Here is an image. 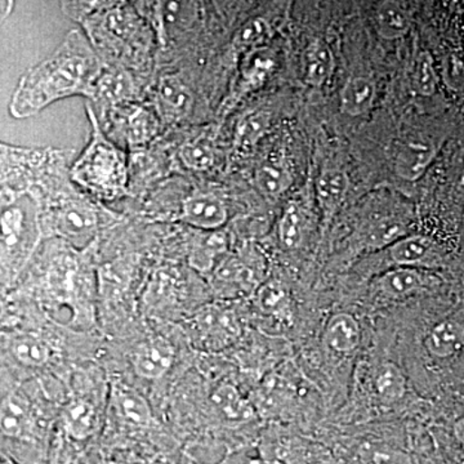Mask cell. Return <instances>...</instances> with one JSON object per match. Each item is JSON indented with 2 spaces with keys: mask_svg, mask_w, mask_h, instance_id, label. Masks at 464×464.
<instances>
[{
  "mask_svg": "<svg viewBox=\"0 0 464 464\" xmlns=\"http://www.w3.org/2000/svg\"><path fill=\"white\" fill-rule=\"evenodd\" d=\"M101 72L84 36L72 32L53 56L24 76L12 100V114L25 118L57 100L75 94L92 97Z\"/></svg>",
  "mask_w": 464,
  "mask_h": 464,
  "instance_id": "cell-1",
  "label": "cell"
},
{
  "mask_svg": "<svg viewBox=\"0 0 464 464\" xmlns=\"http://www.w3.org/2000/svg\"><path fill=\"white\" fill-rule=\"evenodd\" d=\"M92 127L90 145L72 167V177L84 190L105 200L116 199L127 190L125 155L110 141L100 128L96 115L88 108Z\"/></svg>",
  "mask_w": 464,
  "mask_h": 464,
  "instance_id": "cell-2",
  "label": "cell"
},
{
  "mask_svg": "<svg viewBox=\"0 0 464 464\" xmlns=\"http://www.w3.org/2000/svg\"><path fill=\"white\" fill-rule=\"evenodd\" d=\"M192 331L197 341L207 350H221L240 335V324L230 310L207 307L195 315Z\"/></svg>",
  "mask_w": 464,
  "mask_h": 464,
  "instance_id": "cell-3",
  "label": "cell"
},
{
  "mask_svg": "<svg viewBox=\"0 0 464 464\" xmlns=\"http://www.w3.org/2000/svg\"><path fill=\"white\" fill-rule=\"evenodd\" d=\"M101 226L99 213L84 201H69L57 217L58 232L70 243L84 248L92 243Z\"/></svg>",
  "mask_w": 464,
  "mask_h": 464,
  "instance_id": "cell-4",
  "label": "cell"
},
{
  "mask_svg": "<svg viewBox=\"0 0 464 464\" xmlns=\"http://www.w3.org/2000/svg\"><path fill=\"white\" fill-rule=\"evenodd\" d=\"M174 357V348L167 338H149L134 351V372L145 380H159L172 369Z\"/></svg>",
  "mask_w": 464,
  "mask_h": 464,
  "instance_id": "cell-5",
  "label": "cell"
},
{
  "mask_svg": "<svg viewBox=\"0 0 464 464\" xmlns=\"http://www.w3.org/2000/svg\"><path fill=\"white\" fill-rule=\"evenodd\" d=\"M119 109V125L130 148H142L157 136L159 121L154 110L132 103H123Z\"/></svg>",
  "mask_w": 464,
  "mask_h": 464,
  "instance_id": "cell-6",
  "label": "cell"
},
{
  "mask_svg": "<svg viewBox=\"0 0 464 464\" xmlns=\"http://www.w3.org/2000/svg\"><path fill=\"white\" fill-rule=\"evenodd\" d=\"M111 406L116 417L132 427H148L152 422V411L148 400L130 384L116 381L111 384Z\"/></svg>",
  "mask_w": 464,
  "mask_h": 464,
  "instance_id": "cell-7",
  "label": "cell"
},
{
  "mask_svg": "<svg viewBox=\"0 0 464 464\" xmlns=\"http://www.w3.org/2000/svg\"><path fill=\"white\" fill-rule=\"evenodd\" d=\"M181 219L200 230L217 231L225 225L227 209L215 195H194L183 203Z\"/></svg>",
  "mask_w": 464,
  "mask_h": 464,
  "instance_id": "cell-8",
  "label": "cell"
},
{
  "mask_svg": "<svg viewBox=\"0 0 464 464\" xmlns=\"http://www.w3.org/2000/svg\"><path fill=\"white\" fill-rule=\"evenodd\" d=\"M157 103L159 114L167 121H183L190 115L194 96L179 78L166 76L158 85Z\"/></svg>",
  "mask_w": 464,
  "mask_h": 464,
  "instance_id": "cell-9",
  "label": "cell"
},
{
  "mask_svg": "<svg viewBox=\"0 0 464 464\" xmlns=\"http://www.w3.org/2000/svg\"><path fill=\"white\" fill-rule=\"evenodd\" d=\"M431 284V277L415 267H396L382 275L377 286L386 297L401 299L426 289Z\"/></svg>",
  "mask_w": 464,
  "mask_h": 464,
  "instance_id": "cell-10",
  "label": "cell"
},
{
  "mask_svg": "<svg viewBox=\"0 0 464 464\" xmlns=\"http://www.w3.org/2000/svg\"><path fill=\"white\" fill-rule=\"evenodd\" d=\"M436 157L431 143L413 141L402 146L396 155L395 172L405 181H417L426 173Z\"/></svg>",
  "mask_w": 464,
  "mask_h": 464,
  "instance_id": "cell-11",
  "label": "cell"
},
{
  "mask_svg": "<svg viewBox=\"0 0 464 464\" xmlns=\"http://www.w3.org/2000/svg\"><path fill=\"white\" fill-rule=\"evenodd\" d=\"M362 340V332L357 320L350 314H335L328 320L324 332L326 346L338 353L355 351Z\"/></svg>",
  "mask_w": 464,
  "mask_h": 464,
  "instance_id": "cell-12",
  "label": "cell"
},
{
  "mask_svg": "<svg viewBox=\"0 0 464 464\" xmlns=\"http://www.w3.org/2000/svg\"><path fill=\"white\" fill-rule=\"evenodd\" d=\"M32 430L29 405L16 393L7 396L0 404V432L8 438L21 439Z\"/></svg>",
  "mask_w": 464,
  "mask_h": 464,
  "instance_id": "cell-13",
  "label": "cell"
},
{
  "mask_svg": "<svg viewBox=\"0 0 464 464\" xmlns=\"http://www.w3.org/2000/svg\"><path fill=\"white\" fill-rule=\"evenodd\" d=\"M464 346V325L445 320L433 326L426 340V347L432 356L447 359L459 353Z\"/></svg>",
  "mask_w": 464,
  "mask_h": 464,
  "instance_id": "cell-14",
  "label": "cell"
},
{
  "mask_svg": "<svg viewBox=\"0 0 464 464\" xmlns=\"http://www.w3.org/2000/svg\"><path fill=\"white\" fill-rule=\"evenodd\" d=\"M210 400L219 417L224 418L227 422H248L255 417L253 405L231 384L219 386L213 392Z\"/></svg>",
  "mask_w": 464,
  "mask_h": 464,
  "instance_id": "cell-15",
  "label": "cell"
},
{
  "mask_svg": "<svg viewBox=\"0 0 464 464\" xmlns=\"http://www.w3.org/2000/svg\"><path fill=\"white\" fill-rule=\"evenodd\" d=\"M433 253V241L423 235L401 237L391 244L389 256L398 267H415L426 264Z\"/></svg>",
  "mask_w": 464,
  "mask_h": 464,
  "instance_id": "cell-16",
  "label": "cell"
},
{
  "mask_svg": "<svg viewBox=\"0 0 464 464\" xmlns=\"http://www.w3.org/2000/svg\"><path fill=\"white\" fill-rule=\"evenodd\" d=\"M63 424L70 438L83 441L96 432L99 417L90 401L75 400L66 406Z\"/></svg>",
  "mask_w": 464,
  "mask_h": 464,
  "instance_id": "cell-17",
  "label": "cell"
},
{
  "mask_svg": "<svg viewBox=\"0 0 464 464\" xmlns=\"http://www.w3.org/2000/svg\"><path fill=\"white\" fill-rule=\"evenodd\" d=\"M375 85L371 79L353 78L341 92V109L350 116L364 115L373 106Z\"/></svg>",
  "mask_w": 464,
  "mask_h": 464,
  "instance_id": "cell-18",
  "label": "cell"
},
{
  "mask_svg": "<svg viewBox=\"0 0 464 464\" xmlns=\"http://www.w3.org/2000/svg\"><path fill=\"white\" fill-rule=\"evenodd\" d=\"M334 72V56L323 41L311 43L306 52L304 81L313 87H322Z\"/></svg>",
  "mask_w": 464,
  "mask_h": 464,
  "instance_id": "cell-19",
  "label": "cell"
},
{
  "mask_svg": "<svg viewBox=\"0 0 464 464\" xmlns=\"http://www.w3.org/2000/svg\"><path fill=\"white\" fill-rule=\"evenodd\" d=\"M227 248L225 235L221 232L212 231L207 235H201L192 243L188 261L195 270L200 273H208L212 270L216 259Z\"/></svg>",
  "mask_w": 464,
  "mask_h": 464,
  "instance_id": "cell-20",
  "label": "cell"
},
{
  "mask_svg": "<svg viewBox=\"0 0 464 464\" xmlns=\"http://www.w3.org/2000/svg\"><path fill=\"white\" fill-rule=\"evenodd\" d=\"M350 179L341 169H329L322 173L316 183L319 203L325 210L335 209L346 198Z\"/></svg>",
  "mask_w": 464,
  "mask_h": 464,
  "instance_id": "cell-21",
  "label": "cell"
},
{
  "mask_svg": "<svg viewBox=\"0 0 464 464\" xmlns=\"http://www.w3.org/2000/svg\"><path fill=\"white\" fill-rule=\"evenodd\" d=\"M375 392L384 404L391 405L404 398L406 378L393 362H383L375 374Z\"/></svg>",
  "mask_w": 464,
  "mask_h": 464,
  "instance_id": "cell-22",
  "label": "cell"
},
{
  "mask_svg": "<svg viewBox=\"0 0 464 464\" xmlns=\"http://www.w3.org/2000/svg\"><path fill=\"white\" fill-rule=\"evenodd\" d=\"M292 183L288 168L282 159H270L256 172V185L267 197L283 194Z\"/></svg>",
  "mask_w": 464,
  "mask_h": 464,
  "instance_id": "cell-23",
  "label": "cell"
},
{
  "mask_svg": "<svg viewBox=\"0 0 464 464\" xmlns=\"http://www.w3.org/2000/svg\"><path fill=\"white\" fill-rule=\"evenodd\" d=\"M256 304L265 315L274 317L289 316V295L288 290L282 283L270 280L259 286L256 295Z\"/></svg>",
  "mask_w": 464,
  "mask_h": 464,
  "instance_id": "cell-24",
  "label": "cell"
},
{
  "mask_svg": "<svg viewBox=\"0 0 464 464\" xmlns=\"http://www.w3.org/2000/svg\"><path fill=\"white\" fill-rule=\"evenodd\" d=\"M378 32L386 39L401 38L411 27L408 14L395 3H382L375 14Z\"/></svg>",
  "mask_w": 464,
  "mask_h": 464,
  "instance_id": "cell-25",
  "label": "cell"
},
{
  "mask_svg": "<svg viewBox=\"0 0 464 464\" xmlns=\"http://www.w3.org/2000/svg\"><path fill=\"white\" fill-rule=\"evenodd\" d=\"M132 93V84L124 72H102L94 84V99L108 101L110 103H123Z\"/></svg>",
  "mask_w": 464,
  "mask_h": 464,
  "instance_id": "cell-26",
  "label": "cell"
},
{
  "mask_svg": "<svg viewBox=\"0 0 464 464\" xmlns=\"http://www.w3.org/2000/svg\"><path fill=\"white\" fill-rule=\"evenodd\" d=\"M362 464H413L411 457L402 449L383 442H368L359 450Z\"/></svg>",
  "mask_w": 464,
  "mask_h": 464,
  "instance_id": "cell-27",
  "label": "cell"
},
{
  "mask_svg": "<svg viewBox=\"0 0 464 464\" xmlns=\"http://www.w3.org/2000/svg\"><path fill=\"white\" fill-rule=\"evenodd\" d=\"M12 351L18 362L32 366L45 364L52 356L50 344L33 335L17 338L12 344Z\"/></svg>",
  "mask_w": 464,
  "mask_h": 464,
  "instance_id": "cell-28",
  "label": "cell"
},
{
  "mask_svg": "<svg viewBox=\"0 0 464 464\" xmlns=\"http://www.w3.org/2000/svg\"><path fill=\"white\" fill-rule=\"evenodd\" d=\"M179 158L192 170H207L215 163V151L207 140L199 139L186 143L179 151Z\"/></svg>",
  "mask_w": 464,
  "mask_h": 464,
  "instance_id": "cell-29",
  "label": "cell"
},
{
  "mask_svg": "<svg viewBox=\"0 0 464 464\" xmlns=\"http://www.w3.org/2000/svg\"><path fill=\"white\" fill-rule=\"evenodd\" d=\"M279 237L285 248H297L304 237V218L298 207L286 208L279 225Z\"/></svg>",
  "mask_w": 464,
  "mask_h": 464,
  "instance_id": "cell-30",
  "label": "cell"
},
{
  "mask_svg": "<svg viewBox=\"0 0 464 464\" xmlns=\"http://www.w3.org/2000/svg\"><path fill=\"white\" fill-rule=\"evenodd\" d=\"M274 58L270 52L258 50L250 53L243 65L244 79L248 84L257 85L265 81L268 72L273 70Z\"/></svg>",
  "mask_w": 464,
  "mask_h": 464,
  "instance_id": "cell-31",
  "label": "cell"
},
{
  "mask_svg": "<svg viewBox=\"0 0 464 464\" xmlns=\"http://www.w3.org/2000/svg\"><path fill=\"white\" fill-rule=\"evenodd\" d=\"M413 84L415 90L423 96H432L435 93L438 78L433 69L432 57L427 52H423L415 63Z\"/></svg>",
  "mask_w": 464,
  "mask_h": 464,
  "instance_id": "cell-32",
  "label": "cell"
},
{
  "mask_svg": "<svg viewBox=\"0 0 464 464\" xmlns=\"http://www.w3.org/2000/svg\"><path fill=\"white\" fill-rule=\"evenodd\" d=\"M268 30H270V26L264 18H253L235 34V45L239 48L253 47L264 41Z\"/></svg>",
  "mask_w": 464,
  "mask_h": 464,
  "instance_id": "cell-33",
  "label": "cell"
},
{
  "mask_svg": "<svg viewBox=\"0 0 464 464\" xmlns=\"http://www.w3.org/2000/svg\"><path fill=\"white\" fill-rule=\"evenodd\" d=\"M270 125L268 116L265 112H250L241 121L239 125V140L246 143L255 142Z\"/></svg>",
  "mask_w": 464,
  "mask_h": 464,
  "instance_id": "cell-34",
  "label": "cell"
},
{
  "mask_svg": "<svg viewBox=\"0 0 464 464\" xmlns=\"http://www.w3.org/2000/svg\"><path fill=\"white\" fill-rule=\"evenodd\" d=\"M216 280L227 285H246L250 282L249 271L237 259H227L216 270Z\"/></svg>",
  "mask_w": 464,
  "mask_h": 464,
  "instance_id": "cell-35",
  "label": "cell"
},
{
  "mask_svg": "<svg viewBox=\"0 0 464 464\" xmlns=\"http://www.w3.org/2000/svg\"><path fill=\"white\" fill-rule=\"evenodd\" d=\"M453 172L456 181L464 186V149L453 159Z\"/></svg>",
  "mask_w": 464,
  "mask_h": 464,
  "instance_id": "cell-36",
  "label": "cell"
},
{
  "mask_svg": "<svg viewBox=\"0 0 464 464\" xmlns=\"http://www.w3.org/2000/svg\"><path fill=\"white\" fill-rule=\"evenodd\" d=\"M225 464H266L257 457L250 456L249 453H237L228 458Z\"/></svg>",
  "mask_w": 464,
  "mask_h": 464,
  "instance_id": "cell-37",
  "label": "cell"
},
{
  "mask_svg": "<svg viewBox=\"0 0 464 464\" xmlns=\"http://www.w3.org/2000/svg\"><path fill=\"white\" fill-rule=\"evenodd\" d=\"M454 433L457 439L464 444V418H460L456 424H454Z\"/></svg>",
  "mask_w": 464,
  "mask_h": 464,
  "instance_id": "cell-38",
  "label": "cell"
},
{
  "mask_svg": "<svg viewBox=\"0 0 464 464\" xmlns=\"http://www.w3.org/2000/svg\"><path fill=\"white\" fill-rule=\"evenodd\" d=\"M108 464H118V463H108Z\"/></svg>",
  "mask_w": 464,
  "mask_h": 464,
  "instance_id": "cell-39",
  "label": "cell"
}]
</instances>
